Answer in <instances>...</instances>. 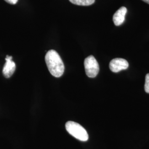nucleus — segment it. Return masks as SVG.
Here are the masks:
<instances>
[{
  "label": "nucleus",
  "instance_id": "nucleus-1",
  "mask_svg": "<svg viewBox=\"0 0 149 149\" xmlns=\"http://www.w3.org/2000/svg\"><path fill=\"white\" fill-rule=\"evenodd\" d=\"M45 60L50 73L53 76L60 77L63 74L64 64L59 54L55 50H49L45 55Z\"/></svg>",
  "mask_w": 149,
  "mask_h": 149
},
{
  "label": "nucleus",
  "instance_id": "nucleus-7",
  "mask_svg": "<svg viewBox=\"0 0 149 149\" xmlns=\"http://www.w3.org/2000/svg\"><path fill=\"white\" fill-rule=\"evenodd\" d=\"M72 3L79 6H90L94 3L95 0H69Z\"/></svg>",
  "mask_w": 149,
  "mask_h": 149
},
{
  "label": "nucleus",
  "instance_id": "nucleus-9",
  "mask_svg": "<svg viewBox=\"0 0 149 149\" xmlns=\"http://www.w3.org/2000/svg\"><path fill=\"white\" fill-rule=\"evenodd\" d=\"M6 2L11 4V5H15L18 2V0H5Z\"/></svg>",
  "mask_w": 149,
  "mask_h": 149
},
{
  "label": "nucleus",
  "instance_id": "nucleus-5",
  "mask_svg": "<svg viewBox=\"0 0 149 149\" xmlns=\"http://www.w3.org/2000/svg\"><path fill=\"white\" fill-rule=\"evenodd\" d=\"M6 63L2 70L6 78H10L16 70V64L12 61V56L7 55L6 58Z\"/></svg>",
  "mask_w": 149,
  "mask_h": 149
},
{
  "label": "nucleus",
  "instance_id": "nucleus-10",
  "mask_svg": "<svg viewBox=\"0 0 149 149\" xmlns=\"http://www.w3.org/2000/svg\"><path fill=\"white\" fill-rule=\"evenodd\" d=\"M142 1H143L147 3L148 4H149V0H142Z\"/></svg>",
  "mask_w": 149,
  "mask_h": 149
},
{
  "label": "nucleus",
  "instance_id": "nucleus-6",
  "mask_svg": "<svg viewBox=\"0 0 149 149\" xmlns=\"http://www.w3.org/2000/svg\"><path fill=\"white\" fill-rule=\"evenodd\" d=\"M127 12V9L125 7H120L114 14L113 21L116 26H120L125 21V17Z\"/></svg>",
  "mask_w": 149,
  "mask_h": 149
},
{
  "label": "nucleus",
  "instance_id": "nucleus-3",
  "mask_svg": "<svg viewBox=\"0 0 149 149\" xmlns=\"http://www.w3.org/2000/svg\"><path fill=\"white\" fill-rule=\"evenodd\" d=\"M86 74L91 78L96 77L100 71V66L97 61L92 55L86 58L84 61Z\"/></svg>",
  "mask_w": 149,
  "mask_h": 149
},
{
  "label": "nucleus",
  "instance_id": "nucleus-8",
  "mask_svg": "<svg viewBox=\"0 0 149 149\" xmlns=\"http://www.w3.org/2000/svg\"><path fill=\"white\" fill-rule=\"evenodd\" d=\"M144 88L145 92L148 93H149V74H148L146 75Z\"/></svg>",
  "mask_w": 149,
  "mask_h": 149
},
{
  "label": "nucleus",
  "instance_id": "nucleus-4",
  "mask_svg": "<svg viewBox=\"0 0 149 149\" xmlns=\"http://www.w3.org/2000/svg\"><path fill=\"white\" fill-rule=\"evenodd\" d=\"M129 63L125 59L115 58L109 63V69L113 72H118L122 70L127 69Z\"/></svg>",
  "mask_w": 149,
  "mask_h": 149
},
{
  "label": "nucleus",
  "instance_id": "nucleus-2",
  "mask_svg": "<svg viewBox=\"0 0 149 149\" xmlns=\"http://www.w3.org/2000/svg\"><path fill=\"white\" fill-rule=\"evenodd\" d=\"M65 128L71 135L79 140L86 141L88 140V135L87 131L79 123L69 121L66 123Z\"/></svg>",
  "mask_w": 149,
  "mask_h": 149
}]
</instances>
